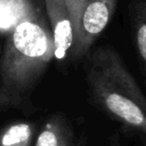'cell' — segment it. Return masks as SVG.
Listing matches in <instances>:
<instances>
[{"label": "cell", "instance_id": "1", "mask_svg": "<svg viewBox=\"0 0 146 146\" xmlns=\"http://www.w3.org/2000/svg\"><path fill=\"white\" fill-rule=\"evenodd\" d=\"M55 58L51 32L36 16L19 19L0 59V103H15L41 78Z\"/></svg>", "mask_w": 146, "mask_h": 146}, {"label": "cell", "instance_id": "3", "mask_svg": "<svg viewBox=\"0 0 146 146\" xmlns=\"http://www.w3.org/2000/svg\"><path fill=\"white\" fill-rule=\"evenodd\" d=\"M71 9L75 46L71 52L73 58L84 56L115 13L117 0H66Z\"/></svg>", "mask_w": 146, "mask_h": 146}, {"label": "cell", "instance_id": "5", "mask_svg": "<svg viewBox=\"0 0 146 146\" xmlns=\"http://www.w3.org/2000/svg\"><path fill=\"white\" fill-rule=\"evenodd\" d=\"M129 16L139 65L146 80V0H131Z\"/></svg>", "mask_w": 146, "mask_h": 146}, {"label": "cell", "instance_id": "7", "mask_svg": "<svg viewBox=\"0 0 146 146\" xmlns=\"http://www.w3.org/2000/svg\"><path fill=\"white\" fill-rule=\"evenodd\" d=\"M35 146H59V138L56 129L48 124L47 128L39 135Z\"/></svg>", "mask_w": 146, "mask_h": 146}, {"label": "cell", "instance_id": "2", "mask_svg": "<svg viewBox=\"0 0 146 146\" xmlns=\"http://www.w3.org/2000/svg\"><path fill=\"white\" fill-rule=\"evenodd\" d=\"M86 75L95 98L106 111L146 130V99L116 50L108 46L97 48L88 58Z\"/></svg>", "mask_w": 146, "mask_h": 146}, {"label": "cell", "instance_id": "4", "mask_svg": "<svg viewBox=\"0 0 146 146\" xmlns=\"http://www.w3.org/2000/svg\"><path fill=\"white\" fill-rule=\"evenodd\" d=\"M55 46V58L62 60L75 46V29L66 0H44Z\"/></svg>", "mask_w": 146, "mask_h": 146}, {"label": "cell", "instance_id": "6", "mask_svg": "<svg viewBox=\"0 0 146 146\" xmlns=\"http://www.w3.org/2000/svg\"><path fill=\"white\" fill-rule=\"evenodd\" d=\"M32 129L27 123H17L10 125L1 136V146H26L31 138Z\"/></svg>", "mask_w": 146, "mask_h": 146}]
</instances>
